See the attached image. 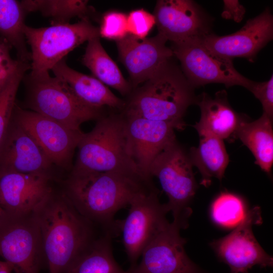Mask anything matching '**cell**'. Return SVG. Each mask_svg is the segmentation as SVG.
I'll return each mask as SVG.
<instances>
[{"label": "cell", "instance_id": "3", "mask_svg": "<svg viewBox=\"0 0 273 273\" xmlns=\"http://www.w3.org/2000/svg\"><path fill=\"white\" fill-rule=\"evenodd\" d=\"M194 90L181 69L170 60L131 92L122 112L165 122L183 130L187 109L196 102Z\"/></svg>", "mask_w": 273, "mask_h": 273}, {"label": "cell", "instance_id": "35", "mask_svg": "<svg viewBox=\"0 0 273 273\" xmlns=\"http://www.w3.org/2000/svg\"><path fill=\"white\" fill-rule=\"evenodd\" d=\"M12 266L9 262L0 260V273H12Z\"/></svg>", "mask_w": 273, "mask_h": 273}, {"label": "cell", "instance_id": "15", "mask_svg": "<svg viewBox=\"0 0 273 273\" xmlns=\"http://www.w3.org/2000/svg\"><path fill=\"white\" fill-rule=\"evenodd\" d=\"M180 231L170 223L143 250L141 262L126 273H206L188 257Z\"/></svg>", "mask_w": 273, "mask_h": 273}, {"label": "cell", "instance_id": "27", "mask_svg": "<svg viewBox=\"0 0 273 273\" xmlns=\"http://www.w3.org/2000/svg\"><path fill=\"white\" fill-rule=\"evenodd\" d=\"M26 14L38 11L52 18L53 23H68L74 17L87 18L90 9L87 1L24 0L20 2Z\"/></svg>", "mask_w": 273, "mask_h": 273}, {"label": "cell", "instance_id": "16", "mask_svg": "<svg viewBox=\"0 0 273 273\" xmlns=\"http://www.w3.org/2000/svg\"><path fill=\"white\" fill-rule=\"evenodd\" d=\"M129 154L141 175L151 180L150 168L157 156L176 139L172 124L123 112Z\"/></svg>", "mask_w": 273, "mask_h": 273}, {"label": "cell", "instance_id": "30", "mask_svg": "<svg viewBox=\"0 0 273 273\" xmlns=\"http://www.w3.org/2000/svg\"><path fill=\"white\" fill-rule=\"evenodd\" d=\"M99 28L100 36L119 40L128 34L127 15L117 11L107 12L103 16Z\"/></svg>", "mask_w": 273, "mask_h": 273}, {"label": "cell", "instance_id": "28", "mask_svg": "<svg viewBox=\"0 0 273 273\" xmlns=\"http://www.w3.org/2000/svg\"><path fill=\"white\" fill-rule=\"evenodd\" d=\"M248 209L244 199L240 195L222 191L212 201L210 215L217 226L230 229L236 227L244 218Z\"/></svg>", "mask_w": 273, "mask_h": 273}, {"label": "cell", "instance_id": "21", "mask_svg": "<svg viewBox=\"0 0 273 273\" xmlns=\"http://www.w3.org/2000/svg\"><path fill=\"white\" fill-rule=\"evenodd\" d=\"M55 76L64 80L76 97L85 104L95 108L107 106L122 110L125 102L94 76L79 72L68 66L63 59L52 69Z\"/></svg>", "mask_w": 273, "mask_h": 273}, {"label": "cell", "instance_id": "25", "mask_svg": "<svg viewBox=\"0 0 273 273\" xmlns=\"http://www.w3.org/2000/svg\"><path fill=\"white\" fill-rule=\"evenodd\" d=\"M113 238L108 234L101 235L65 273H126L113 256Z\"/></svg>", "mask_w": 273, "mask_h": 273}, {"label": "cell", "instance_id": "2", "mask_svg": "<svg viewBox=\"0 0 273 273\" xmlns=\"http://www.w3.org/2000/svg\"><path fill=\"white\" fill-rule=\"evenodd\" d=\"M49 273H65L99 237L67 196L54 191L34 211ZM102 235V234H101Z\"/></svg>", "mask_w": 273, "mask_h": 273}, {"label": "cell", "instance_id": "10", "mask_svg": "<svg viewBox=\"0 0 273 273\" xmlns=\"http://www.w3.org/2000/svg\"><path fill=\"white\" fill-rule=\"evenodd\" d=\"M262 222L260 207H254L230 233L210 243L218 258L229 267L230 273H247L255 265L272 266V257L260 245L252 231L253 225Z\"/></svg>", "mask_w": 273, "mask_h": 273}, {"label": "cell", "instance_id": "29", "mask_svg": "<svg viewBox=\"0 0 273 273\" xmlns=\"http://www.w3.org/2000/svg\"><path fill=\"white\" fill-rule=\"evenodd\" d=\"M29 69V63L20 61L17 68L0 91V151L10 125L19 86L26 71Z\"/></svg>", "mask_w": 273, "mask_h": 273}, {"label": "cell", "instance_id": "12", "mask_svg": "<svg viewBox=\"0 0 273 273\" xmlns=\"http://www.w3.org/2000/svg\"><path fill=\"white\" fill-rule=\"evenodd\" d=\"M12 118L34 140L52 164L69 166L84 132L33 111L23 109L16 103Z\"/></svg>", "mask_w": 273, "mask_h": 273}, {"label": "cell", "instance_id": "19", "mask_svg": "<svg viewBox=\"0 0 273 273\" xmlns=\"http://www.w3.org/2000/svg\"><path fill=\"white\" fill-rule=\"evenodd\" d=\"M52 163L42 150L12 118L0 151V169L22 173H48Z\"/></svg>", "mask_w": 273, "mask_h": 273}, {"label": "cell", "instance_id": "18", "mask_svg": "<svg viewBox=\"0 0 273 273\" xmlns=\"http://www.w3.org/2000/svg\"><path fill=\"white\" fill-rule=\"evenodd\" d=\"M48 173H22L0 169V204L12 215L31 213L52 193Z\"/></svg>", "mask_w": 273, "mask_h": 273}, {"label": "cell", "instance_id": "34", "mask_svg": "<svg viewBox=\"0 0 273 273\" xmlns=\"http://www.w3.org/2000/svg\"><path fill=\"white\" fill-rule=\"evenodd\" d=\"M223 8L221 14L222 18L226 20H232L239 23L244 18L245 8L238 0H224Z\"/></svg>", "mask_w": 273, "mask_h": 273}, {"label": "cell", "instance_id": "23", "mask_svg": "<svg viewBox=\"0 0 273 273\" xmlns=\"http://www.w3.org/2000/svg\"><path fill=\"white\" fill-rule=\"evenodd\" d=\"M200 138L198 147L191 148L188 154L201 174L200 184L207 187L213 177L221 180L230 160L223 140L212 135Z\"/></svg>", "mask_w": 273, "mask_h": 273}, {"label": "cell", "instance_id": "9", "mask_svg": "<svg viewBox=\"0 0 273 273\" xmlns=\"http://www.w3.org/2000/svg\"><path fill=\"white\" fill-rule=\"evenodd\" d=\"M0 256L15 273H39L45 260L33 212L18 216L5 212L0 220Z\"/></svg>", "mask_w": 273, "mask_h": 273}, {"label": "cell", "instance_id": "33", "mask_svg": "<svg viewBox=\"0 0 273 273\" xmlns=\"http://www.w3.org/2000/svg\"><path fill=\"white\" fill-rule=\"evenodd\" d=\"M12 47L4 38H0V91L17 68L20 60H14L10 55Z\"/></svg>", "mask_w": 273, "mask_h": 273}, {"label": "cell", "instance_id": "22", "mask_svg": "<svg viewBox=\"0 0 273 273\" xmlns=\"http://www.w3.org/2000/svg\"><path fill=\"white\" fill-rule=\"evenodd\" d=\"M235 136L251 152L255 163L270 174L273 164L272 119L263 113L252 121L244 118L240 123Z\"/></svg>", "mask_w": 273, "mask_h": 273}, {"label": "cell", "instance_id": "20", "mask_svg": "<svg viewBox=\"0 0 273 273\" xmlns=\"http://www.w3.org/2000/svg\"><path fill=\"white\" fill-rule=\"evenodd\" d=\"M196 104L200 107L201 117L193 127L200 137L212 135L222 140L235 136L242 116L231 107L225 90L216 92L213 97L203 92L197 97Z\"/></svg>", "mask_w": 273, "mask_h": 273}, {"label": "cell", "instance_id": "11", "mask_svg": "<svg viewBox=\"0 0 273 273\" xmlns=\"http://www.w3.org/2000/svg\"><path fill=\"white\" fill-rule=\"evenodd\" d=\"M171 49L184 74L195 88L221 83L226 87L240 85L248 89L252 81L235 69L232 60L211 54L197 40L173 43Z\"/></svg>", "mask_w": 273, "mask_h": 273}, {"label": "cell", "instance_id": "36", "mask_svg": "<svg viewBox=\"0 0 273 273\" xmlns=\"http://www.w3.org/2000/svg\"><path fill=\"white\" fill-rule=\"evenodd\" d=\"M5 214V211L3 209L2 207H1V205L0 204V220L3 217Z\"/></svg>", "mask_w": 273, "mask_h": 273}, {"label": "cell", "instance_id": "17", "mask_svg": "<svg viewBox=\"0 0 273 273\" xmlns=\"http://www.w3.org/2000/svg\"><path fill=\"white\" fill-rule=\"evenodd\" d=\"M167 41L158 33L143 39L128 34L116 41L119 60L129 74L132 89L151 78L174 56Z\"/></svg>", "mask_w": 273, "mask_h": 273}, {"label": "cell", "instance_id": "7", "mask_svg": "<svg viewBox=\"0 0 273 273\" xmlns=\"http://www.w3.org/2000/svg\"><path fill=\"white\" fill-rule=\"evenodd\" d=\"M23 32L31 49L32 74L49 72L75 48L93 38L100 37L99 27L88 18L74 24L52 23L50 26L41 28L25 25Z\"/></svg>", "mask_w": 273, "mask_h": 273}, {"label": "cell", "instance_id": "5", "mask_svg": "<svg viewBox=\"0 0 273 273\" xmlns=\"http://www.w3.org/2000/svg\"><path fill=\"white\" fill-rule=\"evenodd\" d=\"M23 79L27 90L26 104L31 111L71 129L80 130L83 123L103 116L102 109L85 104L64 80L51 76L49 72L30 73Z\"/></svg>", "mask_w": 273, "mask_h": 273}, {"label": "cell", "instance_id": "31", "mask_svg": "<svg viewBox=\"0 0 273 273\" xmlns=\"http://www.w3.org/2000/svg\"><path fill=\"white\" fill-rule=\"evenodd\" d=\"M155 24L154 15L143 9L133 10L127 15L128 34L138 38H146Z\"/></svg>", "mask_w": 273, "mask_h": 273}, {"label": "cell", "instance_id": "24", "mask_svg": "<svg viewBox=\"0 0 273 273\" xmlns=\"http://www.w3.org/2000/svg\"><path fill=\"white\" fill-rule=\"evenodd\" d=\"M82 62L94 77L122 96L129 95L132 91L130 83L125 79L118 66L103 48L100 37L87 41Z\"/></svg>", "mask_w": 273, "mask_h": 273}, {"label": "cell", "instance_id": "6", "mask_svg": "<svg viewBox=\"0 0 273 273\" xmlns=\"http://www.w3.org/2000/svg\"><path fill=\"white\" fill-rule=\"evenodd\" d=\"M193 166L188 153L175 140L157 156L150 168L151 176L158 178L168 198L166 204L172 222L180 230L188 226L190 204L198 188Z\"/></svg>", "mask_w": 273, "mask_h": 273}, {"label": "cell", "instance_id": "26", "mask_svg": "<svg viewBox=\"0 0 273 273\" xmlns=\"http://www.w3.org/2000/svg\"><path fill=\"white\" fill-rule=\"evenodd\" d=\"M26 14L20 2L0 0V34L15 48L17 59L29 63L31 54L27 50L23 32Z\"/></svg>", "mask_w": 273, "mask_h": 273}, {"label": "cell", "instance_id": "14", "mask_svg": "<svg viewBox=\"0 0 273 273\" xmlns=\"http://www.w3.org/2000/svg\"><path fill=\"white\" fill-rule=\"evenodd\" d=\"M153 15L158 33L173 44L211 33L212 18L194 1H157Z\"/></svg>", "mask_w": 273, "mask_h": 273}, {"label": "cell", "instance_id": "4", "mask_svg": "<svg viewBox=\"0 0 273 273\" xmlns=\"http://www.w3.org/2000/svg\"><path fill=\"white\" fill-rule=\"evenodd\" d=\"M77 148L72 171H119L144 178L129 154L122 113L98 119L90 132L84 133Z\"/></svg>", "mask_w": 273, "mask_h": 273}, {"label": "cell", "instance_id": "8", "mask_svg": "<svg viewBox=\"0 0 273 273\" xmlns=\"http://www.w3.org/2000/svg\"><path fill=\"white\" fill-rule=\"evenodd\" d=\"M168 212L166 204L160 203L155 188L139 194L131 201L121 226L129 269L135 267L145 248L169 225L166 218Z\"/></svg>", "mask_w": 273, "mask_h": 273}, {"label": "cell", "instance_id": "32", "mask_svg": "<svg viewBox=\"0 0 273 273\" xmlns=\"http://www.w3.org/2000/svg\"><path fill=\"white\" fill-rule=\"evenodd\" d=\"M261 103L263 113L273 119V75L266 81H252L247 89Z\"/></svg>", "mask_w": 273, "mask_h": 273}, {"label": "cell", "instance_id": "13", "mask_svg": "<svg viewBox=\"0 0 273 273\" xmlns=\"http://www.w3.org/2000/svg\"><path fill=\"white\" fill-rule=\"evenodd\" d=\"M273 38V16L266 7L237 32L219 36L212 32L197 40L211 54L226 59L244 58L254 62L259 52Z\"/></svg>", "mask_w": 273, "mask_h": 273}, {"label": "cell", "instance_id": "1", "mask_svg": "<svg viewBox=\"0 0 273 273\" xmlns=\"http://www.w3.org/2000/svg\"><path fill=\"white\" fill-rule=\"evenodd\" d=\"M143 177L119 171H71L65 184V195L83 217L104 234L116 237L122 220L115 215L129 206L139 194L154 188Z\"/></svg>", "mask_w": 273, "mask_h": 273}]
</instances>
